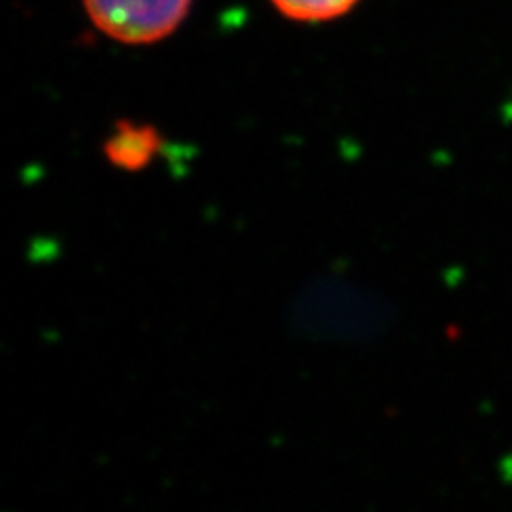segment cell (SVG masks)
Here are the masks:
<instances>
[{"label":"cell","instance_id":"cell-1","mask_svg":"<svg viewBox=\"0 0 512 512\" xmlns=\"http://www.w3.org/2000/svg\"><path fill=\"white\" fill-rule=\"evenodd\" d=\"M192 0H84L90 22L124 45H150L173 35Z\"/></svg>","mask_w":512,"mask_h":512},{"label":"cell","instance_id":"cell-2","mask_svg":"<svg viewBox=\"0 0 512 512\" xmlns=\"http://www.w3.org/2000/svg\"><path fill=\"white\" fill-rule=\"evenodd\" d=\"M163 148V135L152 124H135L118 120L114 133L103 146V154L116 169L135 173L152 165V160Z\"/></svg>","mask_w":512,"mask_h":512},{"label":"cell","instance_id":"cell-3","mask_svg":"<svg viewBox=\"0 0 512 512\" xmlns=\"http://www.w3.org/2000/svg\"><path fill=\"white\" fill-rule=\"evenodd\" d=\"M271 5L295 22H331L350 13L359 0H271Z\"/></svg>","mask_w":512,"mask_h":512}]
</instances>
